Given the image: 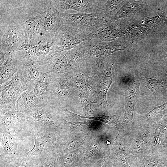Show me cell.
<instances>
[{"mask_svg":"<svg viewBox=\"0 0 167 167\" xmlns=\"http://www.w3.org/2000/svg\"><path fill=\"white\" fill-rule=\"evenodd\" d=\"M24 31L26 45L46 44L43 25L51 0H7Z\"/></svg>","mask_w":167,"mask_h":167,"instance_id":"cell-1","label":"cell"},{"mask_svg":"<svg viewBox=\"0 0 167 167\" xmlns=\"http://www.w3.org/2000/svg\"><path fill=\"white\" fill-rule=\"evenodd\" d=\"M0 52L19 51L25 41L23 28L6 0H0Z\"/></svg>","mask_w":167,"mask_h":167,"instance_id":"cell-2","label":"cell"},{"mask_svg":"<svg viewBox=\"0 0 167 167\" xmlns=\"http://www.w3.org/2000/svg\"><path fill=\"white\" fill-rule=\"evenodd\" d=\"M24 115L30 133L33 131L46 133L63 131L62 117L58 116L54 106L48 102H42L41 106Z\"/></svg>","mask_w":167,"mask_h":167,"instance_id":"cell-3","label":"cell"},{"mask_svg":"<svg viewBox=\"0 0 167 167\" xmlns=\"http://www.w3.org/2000/svg\"><path fill=\"white\" fill-rule=\"evenodd\" d=\"M155 122L134 125L126 130L127 154L137 157L152 150L154 142Z\"/></svg>","mask_w":167,"mask_h":167,"instance_id":"cell-4","label":"cell"},{"mask_svg":"<svg viewBox=\"0 0 167 167\" xmlns=\"http://www.w3.org/2000/svg\"><path fill=\"white\" fill-rule=\"evenodd\" d=\"M28 133L25 126L0 129L1 159L23 156L26 153L24 143Z\"/></svg>","mask_w":167,"mask_h":167,"instance_id":"cell-5","label":"cell"},{"mask_svg":"<svg viewBox=\"0 0 167 167\" xmlns=\"http://www.w3.org/2000/svg\"><path fill=\"white\" fill-rule=\"evenodd\" d=\"M86 53L90 56L100 68L105 59L115 52L130 50L134 47V41L117 39L113 41H103L93 38L84 41Z\"/></svg>","mask_w":167,"mask_h":167,"instance_id":"cell-6","label":"cell"},{"mask_svg":"<svg viewBox=\"0 0 167 167\" xmlns=\"http://www.w3.org/2000/svg\"><path fill=\"white\" fill-rule=\"evenodd\" d=\"M60 18L64 25L77 28L90 34L109 22L103 13H60Z\"/></svg>","mask_w":167,"mask_h":167,"instance_id":"cell-7","label":"cell"},{"mask_svg":"<svg viewBox=\"0 0 167 167\" xmlns=\"http://www.w3.org/2000/svg\"><path fill=\"white\" fill-rule=\"evenodd\" d=\"M28 90L27 77L19 69L10 80L0 86V109H16V103L18 97Z\"/></svg>","mask_w":167,"mask_h":167,"instance_id":"cell-8","label":"cell"},{"mask_svg":"<svg viewBox=\"0 0 167 167\" xmlns=\"http://www.w3.org/2000/svg\"><path fill=\"white\" fill-rule=\"evenodd\" d=\"M90 39L89 34L77 28L63 24L53 39L52 50L50 52L52 54L61 53Z\"/></svg>","mask_w":167,"mask_h":167,"instance_id":"cell-9","label":"cell"},{"mask_svg":"<svg viewBox=\"0 0 167 167\" xmlns=\"http://www.w3.org/2000/svg\"><path fill=\"white\" fill-rule=\"evenodd\" d=\"M93 135L90 131L65 133L54 143L50 152L59 156L72 152L83 146Z\"/></svg>","mask_w":167,"mask_h":167,"instance_id":"cell-10","label":"cell"},{"mask_svg":"<svg viewBox=\"0 0 167 167\" xmlns=\"http://www.w3.org/2000/svg\"><path fill=\"white\" fill-rule=\"evenodd\" d=\"M30 133L34 138V143L32 149L23 156L27 158L34 156H43L49 153L54 143L66 133L63 131L50 133L33 131Z\"/></svg>","mask_w":167,"mask_h":167,"instance_id":"cell-11","label":"cell"},{"mask_svg":"<svg viewBox=\"0 0 167 167\" xmlns=\"http://www.w3.org/2000/svg\"><path fill=\"white\" fill-rule=\"evenodd\" d=\"M140 82L132 79L126 84L124 88L125 103L123 119L121 124L126 130L134 124L133 113L139 94Z\"/></svg>","mask_w":167,"mask_h":167,"instance_id":"cell-12","label":"cell"},{"mask_svg":"<svg viewBox=\"0 0 167 167\" xmlns=\"http://www.w3.org/2000/svg\"><path fill=\"white\" fill-rule=\"evenodd\" d=\"M35 58L40 71L43 74H65L69 68L66 56L61 53H50L45 56L35 57Z\"/></svg>","mask_w":167,"mask_h":167,"instance_id":"cell-13","label":"cell"},{"mask_svg":"<svg viewBox=\"0 0 167 167\" xmlns=\"http://www.w3.org/2000/svg\"><path fill=\"white\" fill-rule=\"evenodd\" d=\"M109 142L105 141L101 136L94 135L84 145V151L79 162L83 164H88L100 159L109 148Z\"/></svg>","mask_w":167,"mask_h":167,"instance_id":"cell-14","label":"cell"},{"mask_svg":"<svg viewBox=\"0 0 167 167\" xmlns=\"http://www.w3.org/2000/svg\"><path fill=\"white\" fill-rule=\"evenodd\" d=\"M126 25L124 18L114 22H108L95 32L89 34L91 39L97 38L103 41H110L122 37Z\"/></svg>","mask_w":167,"mask_h":167,"instance_id":"cell-15","label":"cell"},{"mask_svg":"<svg viewBox=\"0 0 167 167\" xmlns=\"http://www.w3.org/2000/svg\"><path fill=\"white\" fill-rule=\"evenodd\" d=\"M63 25L60 19V13L52 4L51 0L47 9L43 25L46 44L52 42L55 33Z\"/></svg>","mask_w":167,"mask_h":167,"instance_id":"cell-16","label":"cell"},{"mask_svg":"<svg viewBox=\"0 0 167 167\" xmlns=\"http://www.w3.org/2000/svg\"><path fill=\"white\" fill-rule=\"evenodd\" d=\"M114 62L109 61L100 68L98 77L95 80L96 88L102 103L106 106L109 105L106 98L107 92L112 83L111 69Z\"/></svg>","mask_w":167,"mask_h":167,"instance_id":"cell-17","label":"cell"},{"mask_svg":"<svg viewBox=\"0 0 167 167\" xmlns=\"http://www.w3.org/2000/svg\"><path fill=\"white\" fill-rule=\"evenodd\" d=\"M21 62L20 69L26 76L28 89L30 87L34 88L36 82L42 73L40 70L35 57H31L22 51H20Z\"/></svg>","mask_w":167,"mask_h":167,"instance_id":"cell-18","label":"cell"},{"mask_svg":"<svg viewBox=\"0 0 167 167\" xmlns=\"http://www.w3.org/2000/svg\"><path fill=\"white\" fill-rule=\"evenodd\" d=\"M95 0H51L53 6L59 13L72 10L79 13H92V6Z\"/></svg>","mask_w":167,"mask_h":167,"instance_id":"cell-19","label":"cell"},{"mask_svg":"<svg viewBox=\"0 0 167 167\" xmlns=\"http://www.w3.org/2000/svg\"><path fill=\"white\" fill-rule=\"evenodd\" d=\"M27 119L16 109H0V129L26 126Z\"/></svg>","mask_w":167,"mask_h":167,"instance_id":"cell-20","label":"cell"},{"mask_svg":"<svg viewBox=\"0 0 167 167\" xmlns=\"http://www.w3.org/2000/svg\"><path fill=\"white\" fill-rule=\"evenodd\" d=\"M21 65L19 51L10 54L6 61L0 66V86L12 77L20 69Z\"/></svg>","mask_w":167,"mask_h":167,"instance_id":"cell-21","label":"cell"},{"mask_svg":"<svg viewBox=\"0 0 167 167\" xmlns=\"http://www.w3.org/2000/svg\"><path fill=\"white\" fill-rule=\"evenodd\" d=\"M125 0H95L92 6L93 12L103 13L111 22L113 16L124 3Z\"/></svg>","mask_w":167,"mask_h":167,"instance_id":"cell-22","label":"cell"},{"mask_svg":"<svg viewBox=\"0 0 167 167\" xmlns=\"http://www.w3.org/2000/svg\"><path fill=\"white\" fill-rule=\"evenodd\" d=\"M42 101L35 95L33 90H28L19 96L16 103L17 110L24 114L41 105Z\"/></svg>","mask_w":167,"mask_h":167,"instance_id":"cell-23","label":"cell"},{"mask_svg":"<svg viewBox=\"0 0 167 167\" xmlns=\"http://www.w3.org/2000/svg\"><path fill=\"white\" fill-rule=\"evenodd\" d=\"M146 1L125 0L124 3L111 19L114 22L122 18H133L136 13L146 6Z\"/></svg>","mask_w":167,"mask_h":167,"instance_id":"cell-24","label":"cell"},{"mask_svg":"<svg viewBox=\"0 0 167 167\" xmlns=\"http://www.w3.org/2000/svg\"><path fill=\"white\" fill-rule=\"evenodd\" d=\"M155 32L147 28L139 22L129 23L122 33V37L125 40L133 41L151 36Z\"/></svg>","mask_w":167,"mask_h":167,"instance_id":"cell-25","label":"cell"},{"mask_svg":"<svg viewBox=\"0 0 167 167\" xmlns=\"http://www.w3.org/2000/svg\"><path fill=\"white\" fill-rule=\"evenodd\" d=\"M110 156L118 160L124 167H131L126 151V135H118L110 148Z\"/></svg>","mask_w":167,"mask_h":167,"instance_id":"cell-26","label":"cell"},{"mask_svg":"<svg viewBox=\"0 0 167 167\" xmlns=\"http://www.w3.org/2000/svg\"><path fill=\"white\" fill-rule=\"evenodd\" d=\"M85 54L84 41L68 51L65 55L69 68L73 69L79 67L86 58Z\"/></svg>","mask_w":167,"mask_h":167,"instance_id":"cell-27","label":"cell"},{"mask_svg":"<svg viewBox=\"0 0 167 167\" xmlns=\"http://www.w3.org/2000/svg\"><path fill=\"white\" fill-rule=\"evenodd\" d=\"M33 91L36 96L43 102H48L50 92L48 73L42 74L35 83Z\"/></svg>","mask_w":167,"mask_h":167,"instance_id":"cell-28","label":"cell"},{"mask_svg":"<svg viewBox=\"0 0 167 167\" xmlns=\"http://www.w3.org/2000/svg\"><path fill=\"white\" fill-rule=\"evenodd\" d=\"M63 131L66 133L69 134L90 131L94 129L93 122L90 121L80 122H70L62 118Z\"/></svg>","mask_w":167,"mask_h":167,"instance_id":"cell-29","label":"cell"},{"mask_svg":"<svg viewBox=\"0 0 167 167\" xmlns=\"http://www.w3.org/2000/svg\"><path fill=\"white\" fill-rule=\"evenodd\" d=\"M167 135V109L155 122L153 148L161 144L162 139Z\"/></svg>","mask_w":167,"mask_h":167,"instance_id":"cell-30","label":"cell"},{"mask_svg":"<svg viewBox=\"0 0 167 167\" xmlns=\"http://www.w3.org/2000/svg\"><path fill=\"white\" fill-rule=\"evenodd\" d=\"M84 145L72 152L59 156L58 161L64 167H76L79 163L84 151Z\"/></svg>","mask_w":167,"mask_h":167,"instance_id":"cell-31","label":"cell"},{"mask_svg":"<svg viewBox=\"0 0 167 167\" xmlns=\"http://www.w3.org/2000/svg\"><path fill=\"white\" fill-rule=\"evenodd\" d=\"M156 153L153 149L139 156L143 158L142 167H159L161 164V160Z\"/></svg>","mask_w":167,"mask_h":167,"instance_id":"cell-32","label":"cell"},{"mask_svg":"<svg viewBox=\"0 0 167 167\" xmlns=\"http://www.w3.org/2000/svg\"><path fill=\"white\" fill-rule=\"evenodd\" d=\"M159 14L154 16H146L144 20V25L148 29L154 32L161 26L164 22H166L165 13L163 11H160Z\"/></svg>","mask_w":167,"mask_h":167,"instance_id":"cell-33","label":"cell"},{"mask_svg":"<svg viewBox=\"0 0 167 167\" xmlns=\"http://www.w3.org/2000/svg\"><path fill=\"white\" fill-rule=\"evenodd\" d=\"M38 159L35 167H56L58 161L59 155L50 152L41 156H36Z\"/></svg>","mask_w":167,"mask_h":167,"instance_id":"cell-34","label":"cell"},{"mask_svg":"<svg viewBox=\"0 0 167 167\" xmlns=\"http://www.w3.org/2000/svg\"><path fill=\"white\" fill-rule=\"evenodd\" d=\"M145 84L146 87L154 93L163 89L167 85V82L164 80L149 77L145 79Z\"/></svg>","mask_w":167,"mask_h":167,"instance_id":"cell-35","label":"cell"},{"mask_svg":"<svg viewBox=\"0 0 167 167\" xmlns=\"http://www.w3.org/2000/svg\"><path fill=\"white\" fill-rule=\"evenodd\" d=\"M85 90L89 96L93 103L97 101V92L95 79L92 77L88 78L85 83Z\"/></svg>","mask_w":167,"mask_h":167,"instance_id":"cell-36","label":"cell"},{"mask_svg":"<svg viewBox=\"0 0 167 167\" xmlns=\"http://www.w3.org/2000/svg\"><path fill=\"white\" fill-rule=\"evenodd\" d=\"M79 96L81 100L85 116L92 117L94 113V110L92 106L91 101L84 93L80 92Z\"/></svg>","mask_w":167,"mask_h":167,"instance_id":"cell-37","label":"cell"},{"mask_svg":"<svg viewBox=\"0 0 167 167\" xmlns=\"http://www.w3.org/2000/svg\"><path fill=\"white\" fill-rule=\"evenodd\" d=\"M52 42L46 44H40L36 45L35 57L42 56L48 55L52 51Z\"/></svg>","mask_w":167,"mask_h":167,"instance_id":"cell-38","label":"cell"},{"mask_svg":"<svg viewBox=\"0 0 167 167\" xmlns=\"http://www.w3.org/2000/svg\"><path fill=\"white\" fill-rule=\"evenodd\" d=\"M167 108V101L162 105L154 107L150 111L143 116L147 120H150Z\"/></svg>","mask_w":167,"mask_h":167,"instance_id":"cell-39","label":"cell"},{"mask_svg":"<svg viewBox=\"0 0 167 167\" xmlns=\"http://www.w3.org/2000/svg\"><path fill=\"white\" fill-rule=\"evenodd\" d=\"M110 156V148L107 149L101 158L95 161L94 167H107L109 158Z\"/></svg>","mask_w":167,"mask_h":167,"instance_id":"cell-40","label":"cell"},{"mask_svg":"<svg viewBox=\"0 0 167 167\" xmlns=\"http://www.w3.org/2000/svg\"><path fill=\"white\" fill-rule=\"evenodd\" d=\"M162 47L164 50L167 54V35L165 37L162 42Z\"/></svg>","mask_w":167,"mask_h":167,"instance_id":"cell-41","label":"cell"},{"mask_svg":"<svg viewBox=\"0 0 167 167\" xmlns=\"http://www.w3.org/2000/svg\"><path fill=\"white\" fill-rule=\"evenodd\" d=\"M6 54L2 52H0V66L4 63L5 60V56Z\"/></svg>","mask_w":167,"mask_h":167,"instance_id":"cell-42","label":"cell"},{"mask_svg":"<svg viewBox=\"0 0 167 167\" xmlns=\"http://www.w3.org/2000/svg\"><path fill=\"white\" fill-rule=\"evenodd\" d=\"M162 148L163 149L167 150V142H165L162 145Z\"/></svg>","mask_w":167,"mask_h":167,"instance_id":"cell-43","label":"cell"},{"mask_svg":"<svg viewBox=\"0 0 167 167\" xmlns=\"http://www.w3.org/2000/svg\"><path fill=\"white\" fill-rule=\"evenodd\" d=\"M165 13V20L166 23L167 24V10L166 12Z\"/></svg>","mask_w":167,"mask_h":167,"instance_id":"cell-44","label":"cell"}]
</instances>
